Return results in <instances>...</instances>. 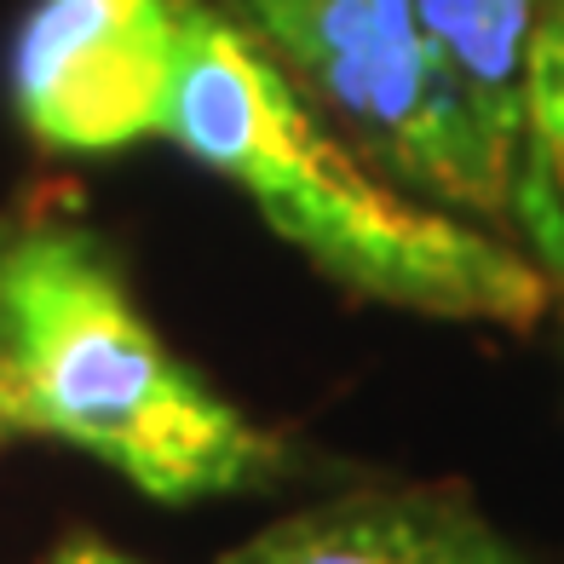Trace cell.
Segmentation results:
<instances>
[{
    "label": "cell",
    "mask_w": 564,
    "mask_h": 564,
    "mask_svg": "<svg viewBox=\"0 0 564 564\" xmlns=\"http://www.w3.org/2000/svg\"><path fill=\"white\" fill-rule=\"evenodd\" d=\"M162 139L230 178L289 248L346 294L438 323L524 335L547 317L542 260L398 191L208 0H185Z\"/></svg>",
    "instance_id": "cell-1"
},
{
    "label": "cell",
    "mask_w": 564,
    "mask_h": 564,
    "mask_svg": "<svg viewBox=\"0 0 564 564\" xmlns=\"http://www.w3.org/2000/svg\"><path fill=\"white\" fill-rule=\"evenodd\" d=\"M0 375L23 438H58L167 507L253 490L276 460L156 335L110 242L69 214L0 225Z\"/></svg>",
    "instance_id": "cell-2"
},
{
    "label": "cell",
    "mask_w": 564,
    "mask_h": 564,
    "mask_svg": "<svg viewBox=\"0 0 564 564\" xmlns=\"http://www.w3.org/2000/svg\"><path fill=\"white\" fill-rule=\"evenodd\" d=\"M364 162L467 219L519 225V162L478 116L421 0H208Z\"/></svg>",
    "instance_id": "cell-3"
},
{
    "label": "cell",
    "mask_w": 564,
    "mask_h": 564,
    "mask_svg": "<svg viewBox=\"0 0 564 564\" xmlns=\"http://www.w3.org/2000/svg\"><path fill=\"white\" fill-rule=\"evenodd\" d=\"M185 0H35L12 41V110L41 150L162 139Z\"/></svg>",
    "instance_id": "cell-4"
},
{
    "label": "cell",
    "mask_w": 564,
    "mask_h": 564,
    "mask_svg": "<svg viewBox=\"0 0 564 564\" xmlns=\"http://www.w3.org/2000/svg\"><path fill=\"white\" fill-rule=\"evenodd\" d=\"M421 18L507 156L564 191V0H421Z\"/></svg>",
    "instance_id": "cell-5"
},
{
    "label": "cell",
    "mask_w": 564,
    "mask_h": 564,
    "mask_svg": "<svg viewBox=\"0 0 564 564\" xmlns=\"http://www.w3.org/2000/svg\"><path fill=\"white\" fill-rule=\"evenodd\" d=\"M219 564H524L484 512L444 484L351 490L300 507L237 542Z\"/></svg>",
    "instance_id": "cell-6"
},
{
    "label": "cell",
    "mask_w": 564,
    "mask_h": 564,
    "mask_svg": "<svg viewBox=\"0 0 564 564\" xmlns=\"http://www.w3.org/2000/svg\"><path fill=\"white\" fill-rule=\"evenodd\" d=\"M512 219L535 248L542 271L553 276V300L564 305V191L542 162H519V208H512Z\"/></svg>",
    "instance_id": "cell-7"
},
{
    "label": "cell",
    "mask_w": 564,
    "mask_h": 564,
    "mask_svg": "<svg viewBox=\"0 0 564 564\" xmlns=\"http://www.w3.org/2000/svg\"><path fill=\"white\" fill-rule=\"evenodd\" d=\"M46 564H144L133 553H121L110 542H98V535H69V542H58V553Z\"/></svg>",
    "instance_id": "cell-8"
},
{
    "label": "cell",
    "mask_w": 564,
    "mask_h": 564,
    "mask_svg": "<svg viewBox=\"0 0 564 564\" xmlns=\"http://www.w3.org/2000/svg\"><path fill=\"white\" fill-rule=\"evenodd\" d=\"M7 438H23L18 432V421H12V398H7V375H0V444Z\"/></svg>",
    "instance_id": "cell-9"
}]
</instances>
